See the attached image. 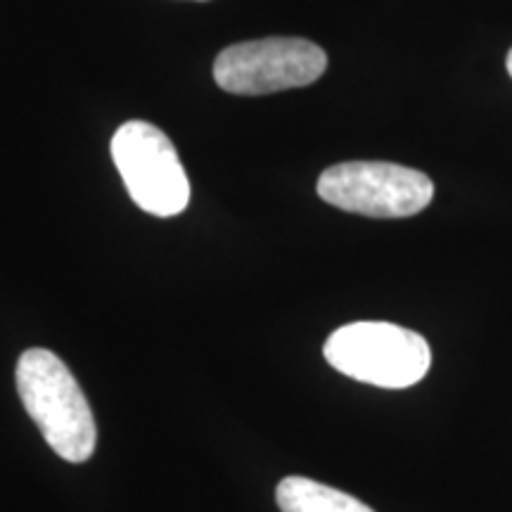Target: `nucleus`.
Instances as JSON below:
<instances>
[{
  "instance_id": "obj_4",
  "label": "nucleus",
  "mask_w": 512,
  "mask_h": 512,
  "mask_svg": "<svg viewBox=\"0 0 512 512\" xmlns=\"http://www.w3.org/2000/svg\"><path fill=\"white\" fill-rule=\"evenodd\" d=\"M117 164L131 200L147 214L169 219L190 202V181L174 143L147 121H126L112 138Z\"/></svg>"
},
{
  "instance_id": "obj_6",
  "label": "nucleus",
  "mask_w": 512,
  "mask_h": 512,
  "mask_svg": "<svg viewBox=\"0 0 512 512\" xmlns=\"http://www.w3.org/2000/svg\"><path fill=\"white\" fill-rule=\"evenodd\" d=\"M283 512H375L358 498L309 477H285L275 489Z\"/></svg>"
},
{
  "instance_id": "obj_1",
  "label": "nucleus",
  "mask_w": 512,
  "mask_h": 512,
  "mask_svg": "<svg viewBox=\"0 0 512 512\" xmlns=\"http://www.w3.org/2000/svg\"><path fill=\"white\" fill-rule=\"evenodd\" d=\"M15 380L24 411L57 456L69 463L91 458L98 427L86 394L60 356L48 349L24 351L17 361Z\"/></svg>"
},
{
  "instance_id": "obj_3",
  "label": "nucleus",
  "mask_w": 512,
  "mask_h": 512,
  "mask_svg": "<svg viewBox=\"0 0 512 512\" xmlns=\"http://www.w3.org/2000/svg\"><path fill=\"white\" fill-rule=\"evenodd\" d=\"M318 195L332 207L370 219H406L434 197V183L418 169L392 162H344L325 169Z\"/></svg>"
},
{
  "instance_id": "obj_5",
  "label": "nucleus",
  "mask_w": 512,
  "mask_h": 512,
  "mask_svg": "<svg viewBox=\"0 0 512 512\" xmlns=\"http://www.w3.org/2000/svg\"><path fill=\"white\" fill-rule=\"evenodd\" d=\"M325 69V50L306 38H261L221 50L214 79L226 93L268 95L309 86Z\"/></svg>"
},
{
  "instance_id": "obj_7",
  "label": "nucleus",
  "mask_w": 512,
  "mask_h": 512,
  "mask_svg": "<svg viewBox=\"0 0 512 512\" xmlns=\"http://www.w3.org/2000/svg\"><path fill=\"white\" fill-rule=\"evenodd\" d=\"M505 67H508V74H510V79H512V50L508 53V57H505Z\"/></svg>"
},
{
  "instance_id": "obj_2",
  "label": "nucleus",
  "mask_w": 512,
  "mask_h": 512,
  "mask_svg": "<svg viewBox=\"0 0 512 512\" xmlns=\"http://www.w3.org/2000/svg\"><path fill=\"white\" fill-rule=\"evenodd\" d=\"M323 354L342 375L384 389L413 387L432 366V349L420 332L380 320H358L335 330Z\"/></svg>"
}]
</instances>
